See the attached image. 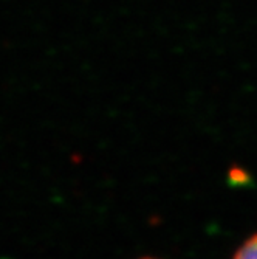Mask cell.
I'll return each mask as SVG.
<instances>
[{
  "mask_svg": "<svg viewBox=\"0 0 257 259\" xmlns=\"http://www.w3.org/2000/svg\"><path fill=\"white\" fill-rule=\"evenodd\" d=\"M232 259H257V234L246 239Z\"/></svg>",
  "mask_w": 257,
  "mask_h": 259,
  "instance_id": "1",
  "label": "cell"
},
{
  "mask_svg": "<svg viewBox=\"0 0 257 259\" xmlns=\"http://www.w3.org/2000/svg\"><path fill=\"white\" fill-rule=\"evenodd\" d=\"M143 259H153V257H143Z\"/></svg>",
  "mask_w": 257,
  "mask_h": 259,
  "instance_id": "2",
  "label": "cell"
}]
</instances>
